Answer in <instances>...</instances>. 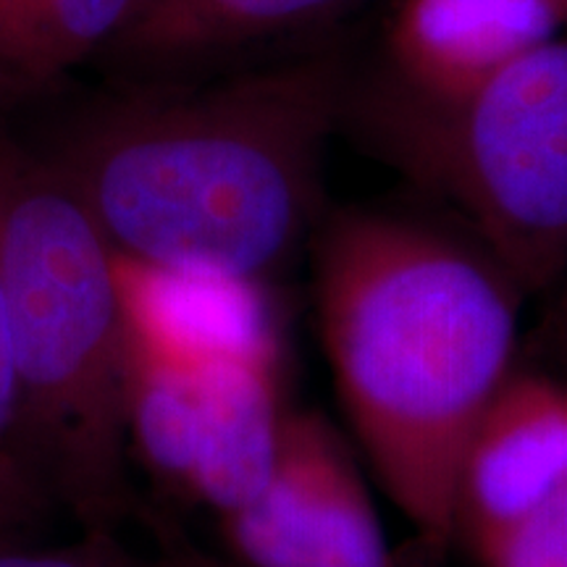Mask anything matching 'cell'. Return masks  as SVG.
Segmentation results:
<instances>
[{"mask_svg": "<svg viewBox=\"0 0 567 567\" xmlns=\"http://www.w3.org/2000/svg\"><path fill=\"white\" fill-rule=\"evenodd\" d=\"M310 245L318 334L354 444L444 547L467 439L515 371L526 292L471 234L400 213H329Z\"/></svg>", "mask_w": 567, "mask_h": 567, "instance_id": "1", "label": "cell"}, {"mask_svg": "<svg viewBox=\"0 0 567 567\" xmlns=\"http://www.w3.org/2000/svg\"><path fill=\"white\" fill-rule=\"evenodd\" d=\"M350 69L313 53L95 111L53 163L113 250L271 284L323 218Z\"/></svg>", "mask_w": 567, "mask_h": 567, "instance_id": "2", "label": "cell"}, {"mask_svg": "<svg viewBox=\"0 0 567 567\" xmlns=\"http://www.w3.org/2000/svg\"><path fill=\"white\" fill-rule=\"evenodd\" d=\"M19 429L48 505L111 536L145 505L130 473V342L113 247L55 163L0 158Z\"/></svg>", "mask_w": 567, "mask_h": 567, "instance_id": "3", "label": "cell"}, {"mask_svg": "<svg viewBox=\"0 0 567 567\" xmlns=\"http://www.w3.org/2000/svg\"><path fill=\"white\" fill-rule=\"evenodd\" d=\"M342 126L444 200L523 292L567 274V32L467 87L384 69L350 80Z\"/></svg>", "mask_w": 567, "mask_h": 567, "instance_id": "4", "label": "cell"}, {"mask_svg": "<svg viewBox=\"0 0 567 567\" xmlns=\"http://www.w3.org/2000/svg\"><path fill=\"white\" fill-rule=\"evenodd\" d=\"M218 526L243 567H396L354 450L318 410L289 408L264 492Z\"/></svg>", "mask_w": 567, "mask_h": 567, "instance_id": "5", "label": "cell"}, {"mask_svg": "<svg viewBox=\"0 0 567 567\" xmlns=\"http://www.w3.org/2000/svg\"><path fill=\"white\" fill-rule=\"evenodd\" d=\"M567 488V386L513 371L460 460L455 538L471 551Z\"/></svg>", "mask_w": 567, "mask_h": 567, "instance_id": "6", "label": "cell"}, {"mask_svg": "<svg viewBox=\"0 0 567 567\" xmlns=\"http://www.w3.org/2000/svg\"><path fill=\"white\" fill-rule=\"evenodd\" d=\"M113 268L126 342L142 358L176 368L281 360L271 284L151 266L118 252Z\"/></svg>", "mask_w": 567, "mask_h": 567, "instance_id": "7", "label": "cell"}, {"mask_svg": "<svg viewBox=\"0 0 567 567\" xmlns=\"http://www.w3.org/2000/svg\"><path fill=\"white\" fill-rule=\"evenodd\" d=\"M289 408L281 360H224L195 371L176 496L216 517L264 492Z\"/></svg>", "mask_w": 567, "mask_h": 567, "instance_id": "8", "label": "cell"}, {"mask_svg": "<svg viewBox=\"0 0 567 567\" xmlns=\"http://www.w3.org/2000/svg\"><path fill=\"white\" fill-rule=\"evenodd\" d=\"M563 32V0H402L389 21L386 69L415 87L450 92Z\"/></svg>", "mask_w": 567, "mask_h": 567, "instance_id": "9", "label": "cell"}, {"mask_svg": "<svg viewBox=\"0 0 567 567\" xmlns=\"http://www.w3.org/2000/svg\"><path fill=\"white\" fill-rule=\"evenodd\" d=\"M352 0H134L105 51L134 71L184 69L313 27Z\"/></svg>", "mask_w": 567, "mask_h": 567, "instance_id": "10", "label": "cell"}, {"mask_svg": "<svg viewBox=\"0 0 567 567\" xmlns=\"http://www.w3.org/2000/svg\"><path fill=\"white\" fill-rule=\"evenodd\" d=\"M134 0H0V97L51 90L122 30Z\"/></svg>", "mask_w": 567, "mask_h": 567, "instance_id": "11", "label": "cell"}, {"mask_svg": "<svg viewBox=\"0 0 567 567\" xmlns=\"http://www.w3.org/2000/svg\"><path fill=\"white\" fill-rule=\"evenodd\" d=\"M48 502L42 499L27 465L19 429L17 373H13L9 297H6L3 268V172H0V517L3 523H21L38 515Z\"/></svg>", "mask_w": 567, "mask_h": 567, "instance_id": "12", "label": "cell"}, {"mask_svg": "<svg viewBox=\"0 0 567 567\" xmlns=\"http://www.w3.org/2000/svg\"><path fill=\"white\" fill-rule=\"evenodd\" d=\"M473 555L481 567H567V488Z\"/></svg>", "mask_w": 567, "mask_h": 567, "instance_id": "13", "label": "cell"}, {"mask_svg": "<svg viewBox=\"0 0 567 567\" xmlns=\"http://www.w3.org/2000/svg\"><path fill=\"white\" fill-rule=\"evenodd\" d=\"M140 520L153 536V557L140 567H243L231 557L213 555V551L200 547L166 513L142 509Z\"/></svg>", "mask_w": 567, "mask_h": 567, "instance_id": "14", "label": "cell"}, {"mask_svg": "<svg viewBox=\"0 0 567 567\" xmlns=\"http://www.w3.org/2000/svg\"><path fill=\"white\" fill-rule=\"evenodd\" d=\"M0 567H132L113 549L111 536L90 534L84 549L71 551H0Z\"/></svg>", "mask_w": 567, "mask_h": 567, "instance_id": "15", "label": "cell"}, {"mask_svg": "<svg viewBox=\"0 0 567 567\" xmlns=\"http://www.w3.org/2000/svg\"><path fill=\"white\" fill-rule=\"evenodd\" d=\"M565 287H563V300H559V308H557V342L565 347L567 350V274H565Z\"/></svg>", "mask_w": 567, "mask_h": 567, "instance_id": "16", "label": "cell"}, {"mask_svg": "<svg viewBox=\"0 0 567 567\" xmlns=\"http://www.w3.org/2000/svg\"><path fill=\"white\" fill-rule=\"evenodd\" d=\"M563 3H565V6H567V0H563Z\"/></svg>", "mask_w": 567, "mask_h": 567, "instance_id": "17", "label": "cell"}, {"mask_svg": "<svg viewBox=\"0 0 567 567\" xmlns=\"http://www.w3.org/2000/svg\"><path fill=\"white\" fill-rule=\"evenodd\" d=\"M0 523H3V520H0Z\"/></svg>", "mask_w": 567, "mask_h": 567, "instance_id": "18", "label": "cell"}]
</instances>
